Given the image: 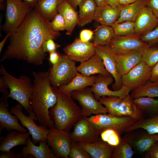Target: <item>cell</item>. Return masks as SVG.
I'll return each mask as SVG.
<instances>
[{"instance_id": "obj_9", "label": "cell", "mask_w": 158, "mask_h": 158, "mask_svg": "<svg viewBox=\"0 0 158 158\" xmlns=\"http://www.w3.org/2000/svg\"><path fill=\"white\" fill-rule=\"evenodd\" d=\"M72 98L78 101L81 107L82 116H90L108 113L105 107L99 100L96 99L90 88L87 87L80 90L73 91L71 94Z\"/></svg>"}, {"instance_id": "obj_8", "label": "cell", "mask_w": 158, "mask_h": 158, "mask_svg": "<svg viewBox=\"0 0 158 158\" xmlns=\"http://www.w3.org/2000/svg\"><path fill=\"white\" fill-rule=\"evenodd\" d=\"M49 71L52 86L58 87L70 82L78 72L75 62L65 55H62L58 63L52 66Z\"/></svg>"}, {"instance_id": "obj_43", "label": "cell", "mask_w": 158, "mask_h": 158, "mask_svg": "<svg viewBox=\"0 0 158 158\" xmlns=\"http://www.w3.org/2000/svg\"><path fill=\"white\" fill-rule=\"evenodd\" d=\"M54 40L52 38H49L43 42L42 49L44 52L50 53L56 51L58 48L60 47V45L55 43Z\"/></svg>"}, {"instance_id": "obj_36", "label": "cell", "mask_w": 158, "mask_h": 158, "mask_svg": "<svg viewBox=\"0 0 158 158\" xmlns=\"http://www.w3.org/2000/svg\"><path fill=\"white\" fill-rule=\"evenodd\" d=\"M142 61L151 67L158 63V46L147 45L142 53Z\"/></svg>"}, {"instance_id": "obj_15", "label": "cell", "mask_w": 158, "mask_h": 158, "mask_svg": "<svg viewBox=\"0 0 158 158\" xmlns=\"http://www.w3.org/2000/svg\"><path fill=\"white\" fill-rule=\"evenodd\" d=\"M152 68L141 61L122 75L123 85L128 87L130 92L142 86L149 80Z\"/></svg>"}, {"instance_id": "obj_11", "label": "cell", "mask_w": 158, "mask_h": 158, "mask_svg": "<svg viewBox=\"0 0 158 158\" xmlns=\"http://www.w3.org/2000/svg\"><path fill=\"white\" fill-rule=\"evenodd\" d=\"M47 139L57 158H69L72 140L68 131L53 126L49 128Z\"/></svg>"}, {"instance_id": "obj_12", "label": "cell", "mask_w": 158, "mask_h": 158, "mask_svg": "<svg viewBox=\"0 0 158 158\" xmlns=\"http://www.w3.org/2000/svg\"><path fill=\"white\" fill-rule=\"evenodd\" d=\"M95 49L96 54L102 59L106 68L114 79V83L112 84V88L114 90L120 89L123 85L122 75L119 73L117 67L116 54L108 45H95Z\"/></svg>"}, {"instance_id": "obj_14", "label": "cell", "mask_w": 158, "mask_h": 158, "mask_svg": "<svg viewBox=\"0 0 158 158\" xmlns=\"http://www.w3.org/2000/svg\"><path fill=\"white\" fill-rule=\"evenodd\" d=\"M72 141L92 143L101 140L100 133L94 128L88 117L82 116L76 123L70 134Z\"/></svg>"}, {"instance_id": "obj_34", "label": "cell", "mask_w": 158, "mask_h": 158, "mask_svg": "<svg viewBox=\"0 0 158 158\" xmlns=\"http://www.w3.org/2000/svg\"><path fill=\"white\" fill-rule=\"evenodd\" d=\"M133 99L135 104L142 111L149 112L154 116L158 114V99L142 97Z\"/></svg>"}, {"instance_id": "obj_49", "label": "cell", "mask_w": 158, "mask_h": 158, "mask_svg": "<svg viewBox=\"0 0 158 158\" xmlns=\"http://www.w3.org/2000/svg\"><path fill=\"white\" fill-rule=\"evenodd\" d=\"M149 80L158 82V63L152 68Z\"/></svg>"}, {"instance_id": "obj_3", "label": "cell", "mask_w": 158, "mask_h": 158, "mask_svg": "<svg viewBox=\"0 0 158 158\" xmlns=\"http://www.w3.org/2000/svg\"><path fill=\"white\" fill-rule=\"evenodd\" d=\"M57 96L56 103L49 110L54 127L68 131L82 116L81 109L73 99L71 95L60 92L54 87Z\"/></svg>"}, {"instance_id": "obj_44", "label": "cell", "mask_w": 158, "mask_h": 158, "mask_svg": "<svg viewBox=\"0 0 158 158\" xmlns=\"http://www.w3.org/2000/svg\"><path fill=\"white\" fill-rule=\"evenodd\" d=\"M94 34V32L91 30L83 29L80 32L79 38L83 42H88L92 38Z\"/></svg>"}, {"instance_id": "obj_5", "label": "cell", "mask_w": 158, "mask_h": 158, "mask_svg": "<svg viewBox=\"0 0 158 158\" xmlns=\"http://www.w3.org/2000/svg\"><path fill=\"white\" fill-rule=\"evenodd\" d=\"M107 109L108 114L128 116L137 121L142 118V112L135 104L130 95L122 97L102 96L99 100Z\"/></svg>"}, {"instance_id": "obj_46", "label": "cell", "mask_w": 158, "mask_h": 158, "mask_svg": "<svg viewBox=\"0 0 158 158\" xmlns=\"http://www.w3.org/2000/svg\"><path fill=\"white\" fill-rule=\"evenodd\" d=\"M0 158H23L22 154L20 152L16 153L13 150H11L8 152H3L0 153Z\"/></svg>"}, {"instance_id": "obj_33", "label": "cell", "mask_w": 158, "mask_h": 158, "mask_svg": "<svg viewBox=\"0 0 158 158\" xmlns=\"http://www.w3.org/2000/svg\"><path fill=\"white\" fill-rule=\"evenodd\" d=\"M130 95L133 99L142 97H158V82L149 80L142 86L132 91Z\"/></svg>"}, {"instance_id": "obj_19", "label": "cell", "mask_w": 158, "mask_h": 158, "mask_svg": "<svg viewBox=\"0 0 158 158\" xmlns=\"http://www.w3.org/2000/svg\"><path fill=\"white\" fill-rule=\"evenodd\" d=\"M135 34L141 36L149 32L158 25V19L147 6L141 10L134 22Z\"/></svg>"}, {"instance_id": "obj_4", "label": "cell", "mask_w": 158, "mask_h": 158, "mask_svg": "<svg viewBox=\"0 0 158 158\" xmlns=\"http://www.w3.org/2000/svg\"><path fill=\"white\" fill-rule=\"evenodd\" d=\"M0 73L10 90L8 98L18 102L29 115H35L30 103L33 87L30 78L25 75L16 78L10 74L2 65H1Z\"/></svg>"}, {"instance_id": "obj_1", "label": "cell", "mask_w": 158, "mask_h": 158, "mask_svg": "<svg viewBox=\"0 0 158 158\" xmlns=\"http://www.w3.org/2000/svg\"><path fill=\"white\" fill-rule=\"evenodd\" d=\"M60 35L59 32L53 30L51 22L34 8L9 37V44L0 62L14 59L40 65L47 55L42 50L43 42Z\"/></svg>"}, {"instance_id": "obj_54", "label": "cell", "mask_w": 158, "mask_h": 158, "mask_svg": "<svg viewBox=\"0 0 158 158\" xmlns=\"http://www.w3.org/2000/svg\"><path fill=\"white\" fill-rule=\"evenodd\" d=\"M120 0H106L105 2L113 6H116L119 4Z\"/></svg>"}, {"instance_id": "obj_18", "label": "cell", "mask_w": 158, "mask_h": 158, "mask_svg": "<svg viewBox=\"0 0 158 158\" xmlns=\"http://www.w3.org/2000/svg\"><path fill=\"white\" fill-rule=\"evenodd\" d=\"M8 96L3 94L0 98V130L5 128L8 130H14L22 133H27L28 130L20 124L19 119L16 115H12L9 109Z\"/></svg>"}, {"instance_id": "obj_35", "label": "cell", "mask_w": 158, "mask_h": 158, "mask_svg": "<svg viewBox=\"0 0 158 158\" xmlns=\"http://www.w3.org/2000/svg\"><path fill=\"white\" fill-rule=\"evenodd\" d=\"M134 152L127 141L121 138L119 144L114 149L111 157L112 158H131Z\"/></svg>"}, {"instance_id": "obj_22", "label": "cell", "mask_w": 158, "mask_h": 158, "mask_svg": "<svg viewBox=\"0 0 158 158\" xmlns=\"http://www.w3.org/2000/svg\"><path fill=\"white\" fill-rule=\"evenodd\" d=\"M76 68L78 72L87 77L97 74H111L106 68L102 59L96 54L87 61L80 63Z\"/></svg>"}, {"instance_id": "obj_7", "label": "cell", "mask_w": 158, "mask_h": 158, "mask_svg": "<svg viewBox=\"0 0 158 158\" xmlns=\"http://www.w3.org/2000/svg\"><path fill=\"white\" fill-rule=\"evenodd\" d=\"M6 10L2 30L6 33L15 30L32 9L22 0H6Z\"/></svg>"}, {"instance_id": "obj_23", "label": "cell", "mask_w": 158, "mask_h": 158, "mask_svg": "<svg viewBox=\"0 0 158 158\" xmlns=\"http://www.w3.org/2000/svg\"><path fill=\"white\" fill-rule=\"evenodd\" d=\"M47 142L42 141L39 142V146H36L29 137L26 145L23 146L20 152L23 158L31 155L36 158H57Z\"/></svg>"}, {"instance_id": "obj_53", "label": "cell", "mask_w": 158, "mask_h": 158, "mask_svg": "<svg viewBox=\"0 0 158 158\" xmlns=\"http://www.w3.org/2000/svg\"><path fill=\"white\" fill-rule=\"evenodd\" d=\"M28 4L32 9L34 8L40 0H22Z\"/></svg>"}, {"instance_id": "obj_17", "label": "cell", "mask_w": 158, "mask_h": 158, "mask_svg": "<svg viewBox=\"0 0 158 158\" xmlns=\"http://www.w3.org/2000/svg\"><path fill=\"white\" fill-rule=\"evenodd\" d=\"M65 55L74 62L82 63L96 54L95 45L90 42H85L76 38L71 43L63 49Z\"/></svg>"}, {"instance_id": "obj_40", "label": "cell", "mask_w": 158, "mask_h": 158, "mask_svg": "<svg viewBox=\"0 0 158 158\" xmlns=\"http://www.w3.org/2000/svg\"><path fill=\"white\" fill-rule=\"evenodd\" d=\"M69 158H91L90 154L78 144H76L72 141L71 145Z\"/></svg>"}, {"instance_id": "obj_58", "label": "cell", "mask_w": 158, "mask_h": 158, "mask_svg": "<svg viewBox=\"0 0 158 158\" xmlns=\"http://www.w3.org/2000/svg\"><path fill=\"white\" fill-rule=\"evenodd\" d=\"M157 136H158V135Z\"/></svg>"}, {"instance_id": "obj_13", "label": "cell", "mask_w": 158, "mask_h": 158, "mask_svg": "<svg viewBox=\"0 0 158 158\" xmlns=\"http://www.w3.org/2000/svg\"><path fill=\"white\" fill-rule=\"evenodd\" d=\"M114 80V79L111 74H98L96 76L95 83L90 89L96 99L99 100L100 97L104 96L122 97L129 94L130 91L129 88L124 85L118 90H110L108 86L112 84Z\"/></svg>"}, {"instance_id": "obj_27", "label": "cell", "mask_w": 158, "mask_h": 158, "mask_svg": "<svg viewBox=\"0 0 158 158\" xmlns=\"http://www.w3.org/2000/svg\"><path fill=\"white\" fill-rule=\"evenodd\" d=\"M148 0H138L133 3L123 6L119 17L115 23L130 21L135 22L141 9L147 6Z\"/></svg>"}, {"instance_id": "obj_29", "label": "cell", "mask_w": 158, "mask_h": 158, "mask_svg": "<svg viewBox=\"0 0 158 158\" xmlns=\"http://www.w3.org/2000/svg\"><path fill=\"white\" fill-rule=\"evenodd\" d=\"M78 6L79 11L78 24L83 27L94 20L97 6L94 0H82Z\"/></svg>"}, {"instance_id": "obj_6", "label": "cell", "mask_w": 158, "mask_h": 158, "mask_svg": "<svg viewBox=\"0 0 158 158\" xmlns=\"http://www.w3.org/2000/svg\"><path fill=\"white\" fill-rule=\"evenodd\" d=\"M94 128L100 133L107 129H111L120 134L124 132L137 121L128 116H118L109 114H101L88 117Z\"/></svg>"}, {"instance_id": "obj_51", "label": "cell", "mask_w": 158, "mask_h": 158, "mask_svg": "<svg viewBox=\"0 0 158 158\" xmlns=\"http://www.w3.org/2000/svg\"><path fill=\"white\" fill-rule=\"evenodd\" d=\"M82 0H67L69 4L76 11L77 7Z\"/></svg>"}, {"instance_id": "obj_31", "label": "cell", "mask_w": 158, "mask_h": 158, "mask_svg": "<svg viewBox=\"0 0 158 158\" xmlns=\"http://www.w3.org/2000/svg\"><path fill=\"white\" fill-rule=\"evenodd\" d=\"M139 128L145 130L150 134H158V114L150 118L136 121L125 132H128Z\"/></svg>"}, {"instance_id": "obj_57", "label": "cell", "mask_w": 158, "mask_h": 158, "mask_svg": "<svg viewBox=\"0 0 158 158\" xmlns=\"http://www.w3.org/2000/svg\"><path fill=\"white\" fill-rule=\"evenodd\" d=\"M4 0H0V3H2L3 2Z\"/></svg>"}, {"instance_id": "obj_16", "label": "cell", "mask_w": 158, "mask_h": 158, "mask_svg": "<svg viewBox=\"0 0 158 158\" xmlns=\"http://www.w3.org/2000/svg\"><path fill=\"white\" fill-rule=\"evenodd\" d=\"M140 38V36L135 34L128 36H114L108 45L116 54H124L147 45Z\"/></svg>"}, {"instance_id": "obj_47", "label": "cell", "mask_w": 158, "mask_h": 158, "mask_svg": "<svg viewBox=\"0 0 158 158\" xmlns=\"http://www.w3.org/2000/svg\"><path fill=\"white\" fill-rule=\"evenodd\" d=\"M147 6L158 19V0H148Z\"/></svg>"}, {"instance_id": "obj_24", "label": "cell", "mask_w": 158, "mask_h": 158, "mask_svg": "<svg viewBox=\"0 0 158 158\" xmlns=\"http://www.w3.org/2000/svg\"><path fill=\"white\" fill-rule=\"evenodd\" d=\"M78 143L93 158H110L115 147L102 140L92 143Z\"/></svg>"}, {"instance_id": "obj_28", "label": "cell", "mask_w": 158, "mask_h": 158, "mask_svg": "<svg viewBox=\"0 0 158 158\" xmlns=\"http://www.w3.org/2000/svg\"><path fill=\"white\" fill-rule=\"evenodd\" d=\"M30 134L29 131L26 133L16 130L10 131L1 142L0 151L1 152H8L15 146L26 145Z\"/></svg>"}, {"instance_id": "obj_50", "label": "cell", "mask_w": 158, "mask_h": 158, "mask_svg": "<svg viewBox=\"0 0 158 158\" xmlns=\"http://www.w3.org/2000/svg\"><path fill=\"white\" fill-rule=\"evenodd\" d=\"M8 86L4 80L1 76L0 78V91L4 95H8L9 92L8 91Z\"/></svg>"}, {"instance_id": "obj_41", "label": "cell", "mask_w": 158, "mask_h": 158, "mask_svg": "<svg viewBox=\"0 0 158 158\" xmlns=\"http://www.w3.org/2000/svg\"><path fill=\"white\" fill-rule=\"evenodd\" d=\"M141 40L149 46H158V25L153 30L141 36Z\"/></svg>"}, {"instance_id": "obj_21", "label": "cell", "mask_w": 158, "mask_h": 158, "mask_svg": "<svg viewBox=\"0 0 158 158\" xmlns=\"http://www.w3.org/2000/svg\"><path fill=\"white\" fill-rule=\"evenodd\" d=\"M145 47L124 54H116L117 67L121 75L127 73L142 61V53Z\"/></svg>"}, {"instance_id": "obj_32", "label": "cell", "mask_w": 158, "mask_h": 158, "mask_svg": "<svg viewBox=\"0 0 158 158\" xmlns=\"http://www.w3.org/2000/svg\"><path fill=\"white\" fill-rule=\"evenodd\" d=\"M114 36L112 26L101 24L96 29L93 43L95 46L108 45Z\"/></svg>"}, {"instance_id": "obj_52", "label": "cell", "mask_w": 158, "mask_h": 158, "mask_svg": "<svg viewBox=\"0 0 158 158\" xmlns=\"http://www.w3.org/2000/svg\"><path fill=\"white\" fill-rule=\"evenodd\" d=\"M13 31H11L7 33V35L5 36L4 39L0 42V53H1L3 47L5 44V43L6 41L10 35Z\"/></svg>"}, {"instance_id": "obj_26", "label": "cell", "mask_w": 158, "mask_h": 158, "mask_svg": "<svg viewBox=\"0 0 158 158\" xmlns=\"http://www.w3.org/2000/svg\"><path fill=\"white\" fill-rule=\"evenodd\" d=\"M58 11L65 20L66 26V34L69 35H71L75 26L78 24V12L67 0H65L60 3L58 7Z\"/></svg>"}, {"instance_id": "obj_25", "label": "cell", "mask_w": 158, "mask_h": 158, "mask_svg": "<svg viewBox=\"0 0 158 158\" xmlns=\"http://www.w3.org/2000/svg\"><path fill=\"white\" fill-rule=\"evenodd\" d=\"M96 76H85L78 72L75 77L68 83L58 87L61 92L71 95L75 90H80L89 86H92L95 83Z\"/></svg>"}, {"instance_id": "obj_55", "label": "cell", "mask_w": 158, "mask_h": 158, "mask_svg": "<svg viewBox=\"0 0 158 158\" xmlns=\"http://www.w3.org/2000/svg\"><path fill=\"white\" fill-rule=\"evenodd\" d=\"M138 0H120L119 4L125 6L135 2Z\"/></svg>"}, {"instance_id": "obj_37", "label": "cell", "mask_w": 158, "mask_h": 158, "mask_svg": "<svg viewBox=\"0 0 158 158\" xmlns=\"http://www.w3.org/2000/svg\"><path fill=\"white\" fill-rule=\"evenodd\" d=\"M158 135L147 134L142 135L135 142V146L140 152L148 151L154 143L158 141Z\"/></svg>"}, {"instance_id": "obj_20", "label": "cell", "mask_w": 158, "mask_h": 158, "mask_svg": "<svg viewBox=\"0 0 158 158\" xmlns=\"http://www.w3.org/2000/svg\"><path fill=\"white\" fill-rule=\"evenodd\" d=\"M123 6L119 5L113 6L105 2L97 6L94 20L101 25L112 26L118 19Z\"/></svg>"}, {"instance_id": "obj_42", "label": "cell", "mask_w": 158, "mask_h": 158, "mask_svg": "<svg viewBox=\"0 0 158 158\" xmlns=\"http://www.w3.org/2000/svg\"><path fill=\"white\" fill-rule=\"evenodd\" d=\"M51 25L52 29L54 31L59 32L66 30V26L65 20L62 16L59 13L52 20Z\"/></svg>"}, {"instance_id": "obj_39", "label": "cell", "mask_w": 158, "mask_h": 158, "mask_svg": "<svg viewBox=\"0 0 158 158\" xmlns=\"http://www.w3.org/2000/svg\"><path fill=\"white\" fill-rule=\"evenodd\" d=\"M120 134L115 130L111 129H106L100 134L101 140L110 145L116 147L120 143L121 138Z\"/></svg>"}, {"instance_id": "obj_2", "label": "cell", "mask_w": 158, "mask_h": 158, "mask_svg": "<svg viewBox=\"0 0 158 158\" xmlns=\"http://www.w3.org/2000/svg\"><path fill=\"white\" fill-rule=\"evenodd\" d=\"M34 77L30 100L32 111L40 125L49 128L54 126L49 110L56 103L57 96L55 87L49 80V71L32 72Z\"/></svg>"}, {"instance_id": "obj_38", "label": "cell", "mask_w": 158, "mask_h": 158, "mask_svg": "<svg viewBox=\"0 0 158 158\" xmlns=\"http://www.w3.org/2000/svg\"><path fill=\"white\" fill-rule=\"evenodd\" d=\"M114 36H128L135 34L134 22L126 21L115 23L112 26Z\"/></svg>"}, {"instance_id": "obj_30", "label": "cell", "mask_w": 158, "mask_h": 158, "mask_svg": "<svg viewBox=\"0 0 158 158\" xmlns=\"http://www.w3.org/2000/svg\"><path fill=\"white\" fill-rule=\"evenodd\" d=\"M65 0H40L34 8L45 18L52 20L58 13L59 4Z\"/></svg>"}, {"instance_id": "obj_45", "label": "cell", "mask_w": 158, "mask_h": 158, "mask_svg": "<svg viewBox=\"0 0 158 158\" xmlns=\"http://www.w3.org/2000/svg\"><path fill=\"white\" fill-rule=\"evenodd\" d=\"M62 55L56 51L49 53V60L52 65H56L60 61Z\"/></svg>"}, {"instance_id": "obj_10", "label": "cell", "mask_w": 158, "mask_h": 158, "mask_svg": "<svg viewBox=\"0 0 158 158\" xmlns=\"http://www.w3.org/2000/svg\"><path fill=\"white\" fill-rule=\"evenodd\" d=\"M23 107L21 105L18 103L12 106L10 111L17 117L22 126L28 130L32 135V141L35 144L42 141H47V138L49 129L41 125L37 126L34 121V120L37 121L35 115L26 116L23 112Z\"/></svg>"}, {"instance_id": "obj_48", "label": "cell", "mask_w": 158, "mask_h": 158, "mask_svg": "<svg viewBox=\"0 0 158 158\" xmlns=\"http://www.w3.org/2000/svg\"><path fill=\"white\" fill-rule=\"evenodd\" d=\"M148 151L150 158H158V141L155 142Z\"/></svg>"}, {"instance_id": "obj_56", "label": "cell", "mask_w": 158, "mask_h": 158, "mask_svg": "<svg viewBox=\"0 0 158 158\" xmlns=\"http://www.w3.org/2000/svg\"><path fill=\"white\" fill-rule=\"evenodd\" d=\"M97 6H100L103 4L106 0H94Z\"/></svg>"}]
</instances>
